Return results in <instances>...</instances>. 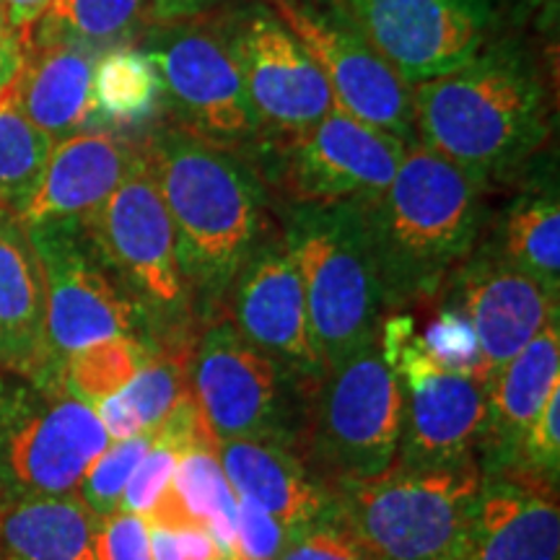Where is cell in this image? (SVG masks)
Masks as SVG:
<instances>
[{"label": "cell", "instance_id": "6da1fadb", "mask_svg": "<svg viewBox=\"0 0 560 560\" xmlns=\"http://www.w3.org/2000/svg\"><path fill=\"white\" fill-rule=\"evenodd\" d=\"M172 219L177 260L200 327L221 317L231 280L276 226L272 195L242 153L172 122L140 136Z\"/></svg>", "mask_w": 560, "mask_h": 560}, {"label": "cell", "instance_id": "7c38bea8", "mask_svg": "<svg viewBox=\"0 0 560 560\" xmlns=\"http://www.w3.org/2000/svg\"><path fill=\"white\" fill-rule=\"evenodd\" d=\"M380 346L402 395L395 465L425 470L475 459L486 423V384L472 371L433 361L405 312L384 317Z\"/></svg>", "mask_w": 560, "mask_h": 560}, {"label": "cell", "instance_id": "ab89813d", "mask_svg": "<svg viewBox=\"0 0 560 560\" xmlns=\"http://www.w3.org/2000/svg\"><path fill=\"white\" fill-rule=\"evenodd\" d=\"M24 62V34L11 24L5 11L0 9V96L9 91Z\"/></svg>", "mask_w": 560, "mask_h": 560}, {"label": "cell", "instance_id": "d6986e66", "mask_svg": "<svg viewBox=\"0 0 560 560\" xmlns=\"http://www.w3.org/2000/svg\"><path fill=\"white\" fill-rule=\"evenodd\" d=\"M140 136L120 130H81L52 143L37 185L19 208L21 226L83 221L120 187L136 164Z\"/></svg>", "mask_w": 560, "mask_h": 560}, {"label": "cell", "instance_id": "e575fe53", "mask_svg": "<svg viewBox=\"0 0 560 560\" xmlns=\"http://www.w3.org/2000/svg\"><path fill=\"white\" fill-rule=\"evenodd\" d=\"M153 436V433H151ZM182 452L177 446L166 444V441L153 439L151 450L140 457V462L132 470L128 486H125L120 511H128V514L149 516L153 506H156L164 490L170 488L174 478V470H177V462Z\"/></svg>", "mask_w": 560, "mask_h": 560}, {"label": "cell", "instance_id": "d4e9b609", "mask_svg": "<svg viewBox=\"0 0 560 560\" xmlns=\"http://www.w3.org/2000/svg\"><path fill=\"white\" fill-rule=\"evenodd\" d=\"M102 522L75 493L0 499V560H96Z\"/></svg>", "mask_w": 560, "mask_h": 560}, {"label": "cell", "instance_id": "cb8c5ba5", "mask_svg": "<svg viewBox=\"0 0 560 560\" xmlns=\"http://www.w3.org/2000/svg\"><path fill=\"white\" fill-rule=\"evenodd\" d=\"M0 371L47 382L45 280L26 229L0 210Z\"/></svg>", "mask_w": 560, "mask_h": 560}, {"label": "cell", "instance_id": "d590c367", "mask_svg": "<svg viewBox=\"0 0 560 560\" xmlns=\"http://www.w3.org/2000/svg\"><path fill=\"white\" fill-rule=\"evenodd\" d=\"M276 560H376L353 532L338 520V509L330 520L291 532V540Z\"/></svg>", "mask_w": 560, "mask_h": 560}, {"label": "cell", "instance_id": "ac0fdd59", "mask_svg": "<svg viewBox=\"0 0 560 560\" xmlns=\"http://www.w3.org/2000/svg\"><path fill=\"white\" fill-rule=\"evenodd\" d=\"M439 299L470 322L478 342L475 376L486 387L550 319L560 317V291L545 289L480 244L452 272Z\"/></svg>", "mask_w": 560, "mask_h": 560}, {"label": "cell", "instance_id": "484cf974", "mask_svg": "<svg viewBox=\"0 0 560 560\" xmlns=\"http://www.w3.org/2000/svg\"><path fill=\"white\" fill-rule=\"evenodd\" d=\"M482 249L545 289L560 291V200L556 177L537 174L509 202Z\"/></svg>", "mask_w": 560, "mask_h": 560}, {"label": "cell", "instance_id": "836d02e7", "mask_svg": "<svg viewBox=\"0 0 560 560\" xmlns=\"http://www.w3.org/2000/svg\"><path fill=\"white\" fill-rule=\"evenodd\" d=\"M506 475L558 490L560 486V387L550 392L542 410L524 433Z\"/></svg>", "mask_w": 560, "mask_h": 560}, {"label": "cell", "instance_id": "b9f144b4", "mask_svg": "<svg viewBox=\"0 0 560 560\" xmlns=\"http://www.w3.org/2000/svg\"><path fill=\"white\" fill-rule=\"evenodd\" d=\"M182 560H226V552L221 545L210 537L208 529L202 527H182L177 529Z\"/></svg>", "mask_w": 560, "mask_h": 560}, {"label": "cell", "instance_id": "74e56055", "mask_svg": "<svg viewBox=\"0 0 560 560\" xmlns=\"http://www.w3.org/2000/svg\"><path fill=\"white\" fill-rule=\"evenodd\" d=\"M291 527L265 514L262 509L242 501L236 503V535L229 560H276L291 540Z\"/></svg>", "mask_w": 560, "mask_h": 560}, {"label": "cell", "instance_id": "52a82bcc", "mask_svg": "<svg viewBox=\"0 0 560 560\" xmlns=\"http://www.w3.org/2000/svg\"><path fill=\"white\" fill-rule=\"evenodd\" d=\"M400 423V382L376 340L310 392L296 454L327 486L376 478L395 465Z\"/></svg>", "mask_w": 560, "mask_h": 560}, {"label": "cell", "instance_id": "5b68a950", "mask_svg": "<svg viewBox=\"0 0 560 560\" xmlns=\"http://www.w3.org/2000/svg\"><path fill=\"white\" fill-rule=\"evenodd\" d=\"M278 215L304 280L312 340L327 374L380 340L387 317L361 202L283 206Z\"/></svg>", "mask_w": 560, "mask_h": 560}, {"label": "cell", "instance_id": "8d00e7d4", "mask_svg": "<svg viewBox=\"0 0 560 560\" xmlns=\"http://www.w3.org/2000/svg\"><path fill=\"white\" fill-rule=\"evenodd\" d=\"M423 342L425 353L441 366L472 371L475 361H478V342H475V332L470 322L450 304H441L436 319L425 327V335H418Z\"/></svg>", "mask_w": 560, "mask_h": 560}, {"label": "cell", "instance_id": "ee69618b", "mask_svg": "<svg viewBox=\"0 0 560 560\" xmlns=\"http://www.w3.org/2000/svg\"><path fill=\"white\" fill-rule=\"evenodd\" d=\"M50 3L52 0H0V9L5 11V16L11 19V24L16 26L21 34H26Z\"/></svg>", "mask_w": 560, "mask_h": 560}, {"label": "cell", "instance_id": "d6a6232c", "mask_svg": "<svg viewBox=\"0 0 560 560\" xmlns=\"http://www.w3.org/2000/svg\"><path fill=\"white\" fill-rule=\"evenodd\" d=\"M151 431L125 441H112L107 450L96 457L94 465L89 467L86 475H83L75 495H79L96 516H102V520L117 514L122 503L125 486H128L130 475L136 470L140 457L151 450Z\"/></svg>", "mask_w": 560, "mask_h": 560}, {"label": "cell", "instance_id": "5bb4252c", "mask_svg": "<svg viewBox=\"0 0 560 560\" xmlns=\"http://www.w3.org/2000/svg\"><path fill=\"white\" fill-rule=\"evenodd\" d=\"M213 19L240 68L262 138L310 128L338 107L317 62L268 3L231 5Z\"/></svg>", "mask_w": 560, "mask_h": 560}, {"label": "cell", "instance_id": "30bf717a", "mask_svg": "<svg viewBox=\"0 0 560 560\" xmlns=\"http://www.w3.org/2000/svg\"><path fill=\"white\" fill-rule=\"evenodd\" d=\"M109 444L86 402L0 371V499L75 493Z\"/></svg>", "mask_w": 560, "mask_h": 560}, {"label": "cell", "instance_id": "44dd1931", "mask_svg": "<svg viewBox=\"0 0 560 560\" xmlns=\"http://www.w3.org/2000/svg\"><path fill=\"white\" fill-rule=\"evenodd\" d=\"M462 560H560L558 490L506 472L482 478Z\"/></svg>", "mask_w": 560, "mask_h": 560}, {"label": "cell", "instance_id": "f546056e", "mask_svg": "<svg viewBox=\"0 0 560 560\" xmlns=\"http://www.w3.org/2000/svg\"><path fill=\"white\" fill-rule=\"evenodd\" d=\"M153 350L138 338H107L70 353L60 363L55 384L73 395L75 400L94 408L104 397L117 395L128 387L138 369Z\"/></svg>", "mask_w": 560, "mask_h": 560}, {"label": "cell", "instance_id": "603a6c76", "mask_svg": "<svg viewBox=\"0 0 560 560\" xmlns=\"http://www.w3.org/2000/svg\"><path fill=\"white\" fill-rule=\"evenodd\" d=\"M96 58L100 55L70 42H24V62L9 96L52 143L96 122Z\"/></svg>", "mask_w": 560, "mask_h": 560}, {"label": "cell", "instance_id": "8fae6325", "mask_svg": "<svg viewBox=\"0 0 560 560\" xmlns=\"http://www.w3.org/2000/svg\"><path fill=\"white\" fill-rule=\"evenodd\" d=\"M138 47L159 68L164 107L170 109L166 122L252 156L262 128L213 16L153 21L140 34Z\"/></svg>", "mask_w": 560, "mask_h": 560}, {"label": "cell", "instance_id": "ffe728a7", "mask_svg": "<svg viewBox=\"0 0 560 560\" xmlns=\"http://www.w3.org/2000/svg\"><path fill=\"white\" fill-rule=\"evenodd\" d=\"M556 387H560V317L550 319L490 382L486 423L475 452L482 478L509 470L524 433Z\"/></svg>", "mask_w": 560, "mask_h": 560}, {"label": "cell", "instance_id": "f1b7e54d", "mask_svg": "<svg viewBox=\"0 0 560 560\" xmlns=\"http://www.w3.org/2000/svg\"><path fill=\"white\" fill-rule=\"evenodd\" d=\"M96 120L115 125L149 122L164 107V83L156 62L138 45L102 52L94 66Z\"/></svg>", "mask_w": 560, "mask_h": 560}, {"label": "cell", "instance_id": "ba28073f", "mask_svg": "<svg viewBox=\"0 0 560 560\" xmlns=\"http://www.w3.org/2000/svg\"><path fill=\"white\" fill-rule=\"evenodd\" d=\"M187 387L213 444L268 441L296 452L310 392L229 319L200 327L187 359Z\"/></svg>", "mask_w": 560, "mask_h": 560}, {"label": "cell", "instance_id": "277c9868", "mask_svg": "<svg viewBox=\"0 0 560 560\" xmlns=\"http://www.w3.org/2000/svg\"><path fill=\"white\" fill-rule=\"evenodd\" d=\"M81 223L104 265L136 304L153 353L190 359L200 322L182 280L172 219L143 143L120 187Z\"/></svg>", "mask_w": 560, "mask_h": 560}, {"label": "cell", "instance_id": "83f0119b", "mask_svg": "<svg viewBox=\"0 0 560 560\" xmlns=\"http://www.w3.org/2000/svg\"><path fill=\"white\" fill-rule=\"evenodd\" d=\"M151 24V0H52L24 42H70L102 55L136 45Z\"/></svg>", "mask_w": 560, "mask_h": 560}, {"label": "cell", "instance_id": "60d3db41", "mask_svg": "<svg viewBox=\"0 0 560 560\" xmlns=\"http://www.w3.org/2000/svg\"><path fill=\"white\" fill-rule=\"evenodd\" d=\"M231 0H151V24L153 21H187L206 19Z\"/></svg>", "mask_w": 560, "mask_h": 560}, {"label": "cell", "instance_id": "4316f807", "mask_svg": "<svg viewBox=\"0 0 560 560\" xmlns=\"http://www.w3.org/2000/svg\"><path fill=\"white\" fill-rule=\"evenodd\" d=\"M236 493L215 454V446H195L182 452L170 488L164 490L145 522L161 527H202L221 550L231 552L236 535Z\"/></svg>", "mask_w": 560, "mask_h": 560}, {"label": "cell", "instance_id": "9a60e30c", "mask_svg": "<svg viewBox=\"0 0 560 560\" xmlns=\"http://www.w3.org/2000/svg\"><path fill=\"white\" fill-rule=\"evenodd\" d=\"M405 81L459 68L493 39L499 0H327Z\"/></svg>", "mask_w": 560, "mask_h": 560}, {"label": "cell", "instance_id": "7bdbcfd3", "mask_svg": "<svg viewBox=\"0 0 560 560\" xmlns=\"http://www.w3.org/2000/svg\"><path fill=\"white\" fill-rule=\"evenodd\" d=\"M511 9L522 21H535L540 30H556L560 0H511Z\"/></svg>", "mask_w": 560, "mask_h": 560}, {"label": "cell", "instance_id": "4fadbf2b", "mask_svg": "<svg viewBox=\"0 0 560 560\" xmlns=\"http://www.w3.org/2000/svg\"><path fill=\"white\" fill-rule=\"evenodd\" d=\"M24 229L45 280L50 371L42 387H58L55 376L60 363L75 350L107 338L145 342L136 304L104 265L81 221H50Z\"/></svg>", "mask_w": 560, "mask_h": 560}, {"label": "cell", "instance_id": "8992f818", "mask_svg": "<svg viewBox=\"0 0 560 560\" xmlns=\"http://www.w3.org/2000/svg\"><path fill=\"white\" fill-rule=\"evenodd\" d=\"M482 475L478 462L392 465L366 480L335 482L338 520L376 560H462L470 545Z\"/></svg>", "mask_w": 560, "mask_h": 560}, {"label": "cell", "instance_id": "2e32d148", "mask_svg": "<svg viewBox=\"0 0 560 560\" xmlns=\"http://www.w3.org/2000/svg\"><path fill=\"white\" fill-rule=\"evenodd\" d=\"M330 83L335 104L355 120L412 145V86L327 0H265Z\"/></svg>", "mask_w": 560, "mask_h": 560}, {"label": "cell", "instance_id": "7402d4cb", "mask_svg": "<svg viewBox=\"0 0 560 560\" xmlns=\"http://www.w3.org/2000/svg\"><path fill=\"white\" fill-rule=\"evenodd\" d=\"M215 454L236 499L301 529L335 516V495L289 446L268 441H221Z\"/></svg>", "mask_w": 560, "mask_h": 560}, {"label": "cell", "instance_id": "f35d334b", "mask_svg": "<svg viewBox=\"0 0 560 560\" xmlns=\"http://www.w3.org/2000/svg\"><path fill=\"white\" fill-rule=\"evenodd\" d=\"M96 560H151L149 524L143 516L128 511L107 516L96 537Z\"/></svg>", "mask_w": 560, "mask_h": 560}, {"label": "cell", "instance_id": "4dcf8cb0", "mask_svg": "<svg viewBox=\"0 0 560 560\" xmlns=\"http://www.w3.org/2000/svg\"><path fill=\"white\" fill-rule=\"evenodd\" d=\"M52 140L21 115L5 91L0 96V210L19 213L37 185Z\"/></svg>", "mask_w": 560, "mask_h": 560}, {"label": "cell", "instance_id": "1f68e13d", "mask_svg": "<svg viewBox=\"0 0 560 560\" xmlns=\"http://www.w3.org/2000/svg\"><path fill=\"white\" fill-rule=\"evenodd\" d=\"M190 392L187 361L177 355L151 353L120 395L140 420V429L151 431L170 416V410Z\"/></svg>", "mask_w": 560, "mask_h": 560}, {"label": "cell", "instance_id": "f6af8a7d", "mask_svg": "<svg viewBox=\"0 0 560 560\" xmlns=\"http://www.w3.org/2000/svg\"><path fill=\"white\" fill-rule=\"evenodd\" d=\"M149 550L151 560H182L177 529L161 527V524H149Z\"/></svg>", "mask_w": 560, "mask_h": 560}, {"label": "cell", "instance_id": "e0dca14e", "mask_svg": "<svg viewBox=\"0 0 560 560\" xmlns=\"http://www.w3.org/2000/svg\"><path fill=\"white\" fill-rule=\"evenodd\" d=\"M221 317L283 366L306 392L325 376L312 340L304 280L280 226H272L231 280Z\"/></svg>", "mask_w": 560, "mask_h": 560}, {"label": "cell", "instance_id": "3957f363", "mask_svg": "<svg viewBox=\"0 0 560 560\" xmlns=\"http://www.w3.org/2000/svg\"><path fill=\"white\" fill-rule=\"evenodd\" d=\"M486 187L450 159L412 143L387 190L361 202L387 314L439 301L486 231Z\"/></svg>", "mask_w": 560, "mask_h": 560}, {"label": "cell", "instance_id": "7a4b0ae2", "mask_svg": "<svg viewBox=\"0 0 560 560\" xmlns=\"http://www.w3.org/2000/svg\"><path fill=\"white\" fill-rule=\"evenodd\" d=\"M416 140L488 182L537 156L550 132L548 89L520 39H490L450 73L412 83Z\"/></svg>", "mask_w": 560, "mask_h": 560}, {"label": "cell", "instance_id": "9c48e42d", "mask_svg": "<svg viewBox=\"0 0 560 560\" xmlns=\"http://www.w3.org/2000/svg\"><path fill=\"white\" fill-rule=\"evenodd\" d=\"M408 143L335 107L310 128L268 136L249 161L272 202L332 206L374 200L395 179Z\"/></svg>", "mask_w": 560, "mask_h": 560}]
</instances>
